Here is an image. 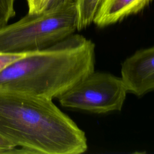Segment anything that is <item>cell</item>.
I'll list each match as a JSON object with an SVG mask.
<instances>
[{"mask_svg": "<svg viewBox=\"0 0 154 154\" xmlns=\"http://www.w3.org/2000/svg\"><path fill=\"white\" fill-rule=\"evenodd\" d=\"M64 0H26L28 7V14H35L48 10Z\"/></svg>", "mask_w": 154, "mask_h": 154, "instance_id": "8", "label": "cell"}, {"mask_svg": "<svg viewBox=\"0 0 154 154\" xmlns=\"http://www.w3.org/2000/svg\"><path fill=\"white\" fill-rule=\"evenodd\" d=\"M16 148V146L11 141L7 140L0 134V154H10Z\"/></svg>", "mask_w": 154, "mask_h": 154, "instance_id": "11", "label": "cell"}, {"mask_svg": "<svg viewBox=\"0 0 154 154\" xmlns=\"http://www.w3.org/2000/svg\"><path fill=\"white\" fill-rule=\"evenodd\" d=\"M153 0H104L94 19L99 27H104L138 13Z\"/></svg>", "mask_w": 154, "mask_h": 154, "instance_id": "6", "label": "cell"}, {"mask_svg": "<svg viewBox=\"0 0 154 154\" xmlns=\"http://www.w3.org/2000/svg\"><path fill=\"white\" fill-rule=\"evenodd\" d=\"M94 44L72 34L8 65L0 72V90L58 98L94 72Z\"/></svg>", "mask_w": 154, "mask_h": 154, "instance_id": "2", "label": "cell"}, {"mask_svg": "<svg viewBox=\"0 0 154 154\" xmlns=\"http://www.w3.org/2000/svg\"><path fill=\"white\" fill-rule=\"evenodd\" d=\"M78 30L74 0H64L43 13L27 14L0 28V52L23 54L48 48Z\"/></svg>", "mask_w": 154, "mask_h": 154, "instance_id": "3", "label": "cell"}, {"mask_svg": "<svg viewBox=\"0 0 154 154\" xmlns=\"http://www.w3.org/2000/svg\"><path fill=\"white\" fill-rule=\"evenodd\" d=\"M16 0H0V28L7 25L9 20L15 15Z\"/></svg>", "mask_w": 154, "mask_h": 154, "instance_id": "9", "label": "cell"}, {"mask_svg": "<svg viewBox=\"0 0 154 154\" xmlns=\"http://www.w3.org/2000/svg\"><path fill=\"white\" fill-rule=\"evenodd\" d=\"M127 92L122 78L93 72L58 99L64 107L101 114L120 111Z\"/></svg>", "mask_w": 154, "mask_h": 154, "instance_id": "4", "label": "cell"}, {"mask_svg": "<svg viewBox=\"0 0 154 154\" xmlns=\"http://www.w3.org/2000/svg\"><path fill=\"white\" fill-rule=\"evenodd\" d=\"M0 90V134L33 153L80 154L87 150L85 133L52 101Z\"/></svg>", "mask_w": 154, "mask_h": 154, "instance_id": "1", "label": "cell"}, {"mask_svg": "<svg viewBox=\"0 0 154 154\" xmlns=\"http://www.w3.org/2000/svg\"><path fill=\"white\" fill-rule=\"evenodd\" d=\"M78 14V30L87 28L92 22L104 0H74Z\"/></svg>", "mask_w": 154, "mask_h": 154, "instance_id": "7", "label": "cell"}, {"mask_svg": "<svg viewBox=\"0 0 154 154\" xmlns=\"http://www.w3.org/2000/svg\"><path fill=\"white\" fill-rule=\"evenodd\" d=\"M121 75L128 92L141 96L154 90V46L127 58L122 63Z\"/></svg>", "mask_w": 154, "mask_h": 154, "instance_id": "5", "label": "cell"}, {"mask_svg": "<svg viewBox=\"0 0 154 154\" xmlns=\"http://www.w3.org/2000/svg\"><path fill=\"white\" fill-rule=\"evenodd\" d=\"M26 54L28 53L11 54L0 52V72L8 65L18 60L19 58L23 57Z\"/></svg>", "mask_w": 154, "mask_h": 154, "instance_id": "10", "label": "cell"}]
</instances>
